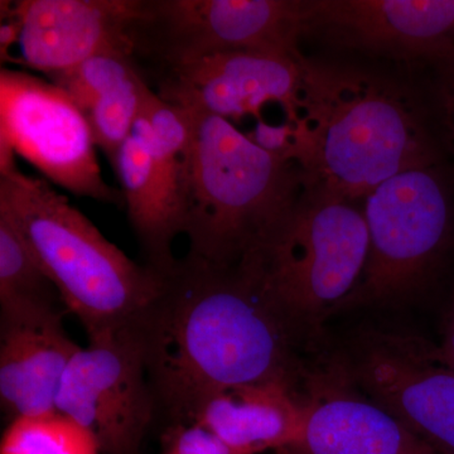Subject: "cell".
Listing matches in <instances>:
<instances>
[{
  "label": "cell",
  "mask_w": 454,
  "mask_h": 454,
  "mask_svg": "<svg viewBox=\"0 0 454 454\" xmlns=\"http://www.w3.org/2000/svg\"><path fill=\"white\" fill-rule=\"evenodd\" d=\"M0 145L74 196L121 205V191L106 184L88 119L70 97L41 77L0 70Z\"/></svg>",
  "instance_id": "obj_9"
},
{
  "label": "cell",
  "mask_w": 454,
  "mask_h": 454,
  "mask_svg": "<svg viewBox=\"0 0 454 454\" xmlns=\"http://www.w3.org/2000/svg\"><path fill=\"white\" fill-rule=\"evenodd\" d=\"M306 57L265 51H232L158 70L157 94L167 103L226 121L253 116L277 103L288 121L300 114Z\"/></svg>",
  "instance_id": "obj_11"
},
{
  "label": "cell",
  "mask_w": 454,
  "mask_h": 454,
  "mask_svg": "<svg viewBox=\"0 0 454 454\" xmlns=\"http://www.w3.org/2000/svg\"><path fill=\"white\" fill-rule=\"evenodd\" d=\"M57 301L61 298L55 284L20 230L0 215V313L57 307Z\"/></svg>",
  "instance_id": "obj_18"
},
{
  "label": "cell",
  "mask_w": 454,
  "mask_h": 454,
  "mask_svg": "<svg viewBox=\"0 0 454 454\" xmlns=\"http://www.w3.org/2000/svg\"><path fill=\"white\" fill-rule=\"evenodd\" d=\"M20 56L12 64L52 76L104 51L131 47L138 0H20Z\"/></svg>",
  "instance_id": "obj_14"
},
{
  "label": "cell",
  "mask_w": 454,
  "mask_h": 454,
  "mask_svg": "<svg viewBox=\"0 0 454 454\" xmlns=\"http://www.w3.org/2000/svg\"><path fill=\"white\" fill-rule=\"evenodd\" d=\"M184 157V235L187 255L236 267L258 252L300 201V166L262 151L231 121L188 112Z\"/></svg>",
  "instance_id": "obj_4"
},
{
  "label": "cell",
  "mask_w": 454,
  "mask_h": 454,
  "mask_svg": "<svg viewBox=\"0 0 454 454\" xmlns=\"http://www.w3.org/2000/svg\"><path fill=\"white\" fill-rule=\"evenodd\" d=\"M0 215L20 230L88 336L142 325L164 274L140 265L98 231L47 179L0 168Z\"/></svg>",
  "instance_id": "obj_3"
},
{
  "label": "cell",
  "mask_w": 454,
  "mask_h": 454,
  "mask_svg": "<svg viewBox=\"0 0 454 454\" xmlns=\"http://www.w3.org/2000/svg\"><path fill=\"white\" fill-rule=\"evenodd\" d=\"M346 373L435 453L454 454V370L415 337L372 331L354 343Z\"/></svg>",
  "instance_id": "obj_10"
},
{
  "label": "cell",
  "mask_w": 454,
  "mask_h": 454,
  "mask_svg": "<svg viewBox=\"0 0 454 454\" xmlns=\"http://www.w3.org/2000/svg\"><path fill=\"white\" fill-rule=\"evenodd\" d=\"M304 188L365 200L385 181L441 164V151L413 95L355 66L304 62L300 114Z\"/></svg>",
  "instance_id": "obj_2"
},
{
  "label": "cell",
  "mask_w": 454,
  "mask_h": 454,
  "mask_svg": "<svg viewBox=\"0 0 454 454\" xmlns=\"http://www.w3.org/2000/svg\"><path fill=\"white\" fill-rule=\"evenodd\" d=\"M0 454H101L97 441L71 418L53 411L9 423Z\"/></svg>",
  "instance_id": "obj_19"
},
{
  "label": "cell",
  "mask_w": 454,
  "mask_h": 454,
  "mask_svg": "<svg viewBox=\"0 0 454 454\" xmlns=\"http://www.w3.org/2000/svg\"><path fill=\"white\" fill-rule=\"evenodd\" d=\"M437 354L446 365L454 370V292L446 317L443 340H442L441 346L437 348Z\"/></svg>",
  "instance_id": "obj_26"
},
{
  "label": "cell",
  "mask_w": 454,
  "mask_h": 454,
  "mask_svg": "<svg viewBox=\"0 0 454 454\" xmlns=\"http://www.w3.org/2000/svg\"><path fill=\"white\" fill-rule=\"evenodd\" d=\"M439 86L438 100L442 112L444 133L447 145L454 157V52L438 64Z\"/></svg>",
  "instance_id": "obj_24"
},
{
  "label": "cell",
  "mask_w": 454,
  "mask_h": 454,
  "mask_svg": "<svg viewBox=\"0 0 454 454\" xmlns=\"http://www.w3.org/2000/svg\"><path fill=\"white\" fill-rule=\"evenodd\" d=\"M301 0H138L134 56L158 70L232 51L301 57Z\"/></svg>",
  "instance_id": "obj_7"
},
{
  "label": "cell",
  "mask_w": 454,
  "mask_h": 454,
  "mask_svg": "<svg viewBox=\"0 0 454 454\" xmlns=\"http://www.w3.org/2000/svg\"><path fill=\"white\" fill-rule=\"evenodd\" d=\"M149 89L139 71L119 88L98 98L85 115L95 145L106 155L112 166L121 145L131 136Z\"/></svg>",
  "instance_id": "obj_21"
},
{
  "label": "cell",
  "mask_w": 454,
  "mask_h": 454,
  "mask_svg": "<svg viewBox=\"0 0 454 454\" xmlns=\"http://www.w3.org/2000/svg\"><path fill=\"white\" fill-rule=\"evenodd\" d=\"M247 136L262 151L284 162L297 164L301 169V164L306 158L307 145L300 121H292L286 119L283 124H270L259 119Z\"/></svg>",
  "instance_id": "obj_22"
},
{
  "label": "cell",
  "mask_w": 454,
  "mask_h": 454,
  "mask_svg": "<svg viewBox=\"0 0 454 454\" xmlns=\"http://www.w3.org/2000/svg\"><path fill=\"white\" fill-rule=\"evenodd\" d=\"M154 406L140 325L90 336L56 397V411L88 430L101 454H140Z\"/></svg>",
  "instance_id": "obj_8"
},
{
  "label": "cell",
  "mask_w": 454,
  "mask_h": 454,
  "mask_svg": "<svg viewBox=\"0 0 454 454\" xmlns=\"http://www.w3.org/2000/svg\"><path fill=\"white\" fill-rule=\"evenodd\" d=\"M140 328L155 400L173 423L214 391L292 387L291 325L241 265L178 260Z\"/></svg>",
  "instance_id": "obj_1"
},
{
  "label": "cell",
  "mask_w": 454,
  "mask_h": 454,
  "mask_svg": "<svg viewBox=\"0 0 454 454\" xmlns=\"http://www.w3.org/2000/svg\"><path fill=\"white\" fill-rule=\"evenodd\" d=\"M369 254L357 202L304 188L300 201L241 267L292 328L330 315L356 286Z\"/></svg>",
  "instance_id": "obj_5"
},
{
  "label": "cell",
  "mask_w": 454,
  "mask_h": 454,
  "mask_svg": "<svg viewBox=\"0 0 454 454\" xmlns=\"http://www.w3.org/2000/svg\"><path fill=\"white\" fill-rule=\"evenodd\" d=\"M57 307L0 313V403L12 418L56 411L66 370L80 346Z\"/></svg>",
  "instance_id": "obj_15"
},
{
  "label": "cell",
  "mask_w": 454,
  "mask_h": 454,
  "mask_svg": "<svg viewBox=\"0 0 454 454\" xmlns=\"http://www.w3.org/2000/svg\"><path fill=\"white\" fill-rule=\"evenodd\" d=\"M300 433L279 454H438L375 402L327 394L301 405Z\"/></svg>",
  "instance_id": "obj_16"
},
{
  "label": "cell",
  "mask_w": 454,
  "mask_h": 454,
  "mask_svg": "<svg viewBox=\"0 0 454 454\" xmlns=\"http://www.w3.org/2000/svg\"><path fill=\"white\" fill-rule=\"evenodd\" d=\"M286 384L250 385L214 391L184 422L212 433L231 454H259L289 446L300 433L303 408Z\"/></svg>",
  "instance_id": "obj_17"
},
{
  "label": "cell",
  "mask_w": 454,
  "mask_h": 454,
  "mask_svg": "<svg viewBox=\"0 0 454 454\" xmlns=\"http://www.w3.org/2000/svg\"><path fill=\"white\" fill-rule=\"evenodd\" d=\"M160 454H231L207 429L192 422L170 424Z\"/></svg>",
  "instance_id": "obj_23"
},
{
  "label": "cell",
  "mask_w": 454,
  "mask_h": 454,
  "mask_svg": "<svg viewBox=\"0 0 454 454\" xmlns=\"http://www.w3.org/2000/svg\"><path fill=\"white\" fill-rule=\"evenodd\" d=\"M0 14H2V22H0V59L2 65L12 62L13 56L11 55V49L14 44L20 43V32H22V23L14 11V2L0 3Z\"/></svg>",
  "instance_id": "obj_25"
},
{
  "label": "cell",
  "mask_w": 454,
  "mask_h": 454,
  "mask_svg": "<svg viewBox=\"0 0 454 454\" xmlns=\"http://www.w3.org/2000/svg\"><path fill=\"white\" fill-rule=\"evenodd\" d=\"M188 145L190 140L155 137L140 112L113 166L146 265L162 274L177 264L172 244L184 232V167Z\"/></svg>",
  "instance_id": "obj_13"
},
{
  "label": "cell",
  "mask_w": 454,
  "mask_h": 454,
  "mask_svg": "<svg viewBox=\"0 0 454 454\" xmlns=\"http://www.w3.org/2000/svg\"><path fill=\"white\" fill-rule=\"evenodd\" d=\"M369 254L352 292L334 310L389 306L420 294L454 238V201L441 164L394 176L364 200Z\"/></svg>",
  "instance_id": "obj_6"
},
{
  "label": "cell",
  "mask_w": 454,
  "mask_h": 454,
  "mask_svg": "<svg viewBox=\"0 0 454 454\" xmlns=\"http://www.w3.org/2000/svg\"><path fill=\"white\" fill-rule=\"evenodd\" d=\"M303 35L340 49L438 64L454 52V0H304Z\"/></svg>",
  "instance_id": "obj_12"
},
{
  "label": "cell",
  "mask_w": 454,
  "mask_h": 454,
  "mask_svg": "<svg viewBox=\"0 0 454 454\" xmlns=\"http://www.w3.org/2000/svg\"><path fill=\"white\" fill-rule=\"evenodd\" d=\"M139 73L134 50L121 47L90 57L70 70L50 76V82L64 90L83 113L94 106L98 98L119 88Z\"/></svg>",
  "instance_id": "obj_20"
}]
</instances>
